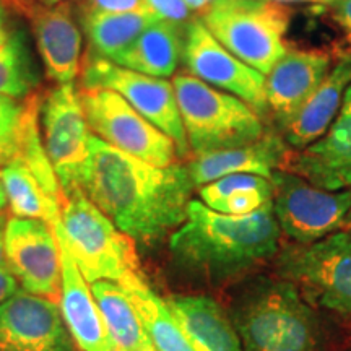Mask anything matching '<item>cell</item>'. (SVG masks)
I'll list each match as a JSON object with an SVG mask.
<instances>
[{
    "instance_id": "1",
    "label": "cell",
    "mask_w": 351,
    "mask_h": 351,
    "mask_svg": "<svg viewBox=\"0 0 351 351\" xmlns=\"http://www.w3.org/2000/svg\"><path fill=\"white\" fill-rule=\"evenodd\" d=\"M194 187L186 165L160 168L91 135L83 192L135 243L153 247L173 234L186 221Z\"/></svg>"
},
{
    "instance_id": "2",
    "label": "cell",
    "mask_w": 351,
    "mask_h": 351,
    "mask_svg": "<svg viewBox=\"0 0 351 351\" xmlns=\"http://www.w3.org/2000/svg\"><path fill=\"white\" fill-rule=\"evenodd\" d=\"M280 232L271 204L249 215H225L192 199L186 221L169 236V252L186 275L225 285L275 257Z\"/></svg>"
},
{
    "instance_id": "3",
    "label": "cell",
    "mask_w": 351,
    "mask_h": 351,
    "mask_svg": "<svg viewBox=\"0 0 351 351\" xmlns=\"http://www.w3.org/2000/svg\"><path fill=\"white\" fill-rule=\"evenodd\" d=\"M230 317L243 351H320L313 304L288 280L256 278L238 296Z\"/></svg>"
},
{
    "instance_id": "4",
    "label": "cell",
    "mask_w": 351,
    "mask_h": 351,
    "mask_svg": "<svg viewBox=\"0 0 351 351\" xmlns=\"http://www.w3.org/2000/svg\"><path fill=\"white\" fill-rule=\"evenodd\" d=\"M60 225L70 256L88 283H121L142 274L135 241L114 225L83 189L62 194Z\"/></svg>"
},
{
    "instance_id": "5",
    "label": "cell",
    "mask_w": 351,
    "mask_h": 351,
    "mask_svg": "<svg viewBox=\"0 0 351 351\" xmlns=\"http://www.w3.org/2000/svg\"><path fill=\"white\" fill-rule=\"evenodd\" d=\"M171 83L192 155L252 143L267 132L261 116L236 96L186 72Z\"/></svg>"
},
{
    "instance_id": "6",
    "label": "cell",
    "mask_w": 351,
    "mask_h": 351,
    "mask_svg": "<svg viewBox=\"0 0 351 351\" xmlns=\"http://www.w3.org/2000/svg\"><path fill=\"white\" fill-rule=\"evenodd\" d=\"M289 16L288 5L271 0H217L200 13L221 46L265 77L288 51Z\"/></svg>"
},
{
    "instance_id": "7",
    "label": "cell",
    "mask_w": 351,
    "mask_h": 351,
    "mask_svg": "<svg viewBox=\"0 0 351 351\" xmlns=\"http://www.w3.org/2000/svg\"><path fill=\"white\" fill-rule=\"evenodd\" d=\"M276 270L309 304L351 319V232L337 231L313 244L285 245Z\"/></svg>"
},
{
    "instance_id": "8",
    "label": "cell",
    "mask_w": 351,
    "mask_h": 351,
    "mask_svg": "<svg viewBox=\"0 0 351 351\" xmlns=\"http://www.w3.org/2000/svg\"><path fill=\"white\" fill-rule=\"evenodd\" d=\"M78 98L91 134L103 142L160 168L179 163V152L173 140L116 91L80 88Z\"/></svg>"
},
{
    "instance_id": "9",
    "label": "cell",
    "mask_w": 351,
    "mask_h": 351,
    "mask_svg": "<svg viewBox=\"0 0 351 351\" xmlns=\"http://www.w3.org/2000/svg\"><path fill=\"white\" fill-rule=\"evenodd\" d=\"M80 88H101L121 95L135 111L165 132L178 147L179 156H187L189 143L179 112L173 83L165 78L143 75L86 52L82 59Z\"/></svg>"
},
{
    "instance_id": "10",
    "label": "cell",
    "mask_w": 351,
    "mask_h": 351,
    "mask_svg": "<svg viewBox=\"0 0 351 351\" xmlns=\"http://www.w3.org/2000/svg\"><path fill=\"white\" fill-rule=\"evenodd\" d=\"M271 207L283 231L295 244H313L345 226L351 208V189L326 191L289 171L271 174Z\"/></svg>"
},
{
    "instance_id": "11",
    "label": "cell",
    "mask_w": 351,
    "mask_h": 351,
    "mask_svg": "<svg viewBox=\"0 0 351 351\" xmlns=\"http://www.w3.org/2000/svg\"><path fill=\"white\" fill-rule=\"evenodd\" d=\"M43 143L62 194L82 189L90 160L91 130L73 83L52 86L39 104Z\"/></svg>"
},
{
    "instance_id": "12",
    "label": "cell",
    "mask_w": 351,
    "mask_h": 351,
    "mask_svg": "<svg viewBox=\"0 0 351 351\" xmlns=\"http://www.w3.org/2000/svg\"><path fill=\"white\" fill-rule=\"evenodd\" d=\"M182 60L192 77L244 101L261 117L269 114L265 75L221 46L200 16L186 23Z\"/></svg>"
},
{
    "instance_id": "13",
    "label": "cell",
    "mask_w": 351,
    "mask_h": 351,
    "mask_svg": "<svg viewBox=\"0 0 351 351\" xmlns=\"http://www.w3.org/2000/svg\"><path fill=\"white\" fill-rule=\"evenodd\" d=\"M3 262L23 291L54 302L60 300V252L49 223L7 217Z\"/></svg>"
},
{
    "instance_id": "14",
    "label": "cell",
    "mask_w": 351,
    "mask_h": 351,
    "mask_svg": "<svg viewBox=\"0 0 351 351\" xmlns=\"http://www.w3.org/2000/svg\"><path fill=\"white\" fill-rule=\"evenodd\" d=\"M0 351H78L60 307L19 289L0 304Z\"/></svg>"
},
{
    "instance_id": "15",
    "label": "cell",
    "mask_w": 351,
    "mask_h": 351,
    "mask_svg": "<svg viewBox=\"0 0 351 351\" xmlns=\"http://www.w3.org/2000/svg\"><path fill=\"white\" fill-rule=\"evenodd\" d=\"M282 169L326 191L351 187V85L326 134L302 150L288 152Z\"/></svg>"
},
{
    "instance_id": "16",
    "label": "cell",
    "mask_w": 351,
    "mask_h": 351,
    "mask_svg": "<svg viewBox=\"0 0 351 351\" xmlns=\"http://www.w3.org/2000/svg\"><path fill=\"white\" fill-rule=\"evenodd\" d=\"M60 252L59 307L70 335L80 351H116L106 320L96 302L91 287L70 256L60 219L52 225Z\"/></svg>"
},
{
    "instance_id": "17",
    "label": "cell",
    "mask_w": 351,
    "mask_h": 351,
    "mask_svg": "<svg viewBox=\"0 0 351 351\" xmlns=\"http://www.w3.org/2000/svg\"><path fill=\"white\" fill-rule=\"evenodd\" d=\"M332 69L327 51L288 49L265 77L269 111L282 130Z\"/></svg>"
},
{
    "instance_id": "18",
    "label": "cell",
    "mask_w": 351,
    "mask_h": 351,
    "mask_svg": "<svg viewBox=\"0 0 351 351\" xmlns=\"http://www.w3.org/2000/svg\"><path fill=\"white\" fill-rule=\"evenodd\" d=\"M289 148L278 130H267L256 142L225 150L194 155L186 168L195 187L217 181L231 174H257L271 179L282 169Z\"/></svg>"
},
{
    "instance_id": "19",
    "label": "cell",
    "mask_w": 351,
    "mask_h": 351,
    "mask_svg": "<svg viewBox=\"0 0 351 351\" xmlns=\"http://www.w3.org/2000/svg\"><path fill=\"white\" fill-rule=\"evenodd\" d=\"M29 23L46 77L56 85L73 83L82 67V33L72 5L38 8Z\"/></svg>"
},
{
    "instance_id": "20",
    "label": "cell",
    "mask_w": 351,
    "mask_h": 351,
    "mask_svg": "<svg viewBox=\"0 0 351 351\" xmlns=\"http://www.w3.org/2000/svg\"><path fill=\"white\" fill-rule=\"evenodd\" d=\"M350 85L351 51L337 60L313 95L280 130L285 142L295 150H302L322 137L339 114Z\"/></svg>"
},
{
    "instance_id": "21",
    "label": "cell",
    "mask_w": 351,
    "mask_h": 351,
    "mask_svg": "<svg viewBox=\"0 0 351 351\" xmlns=\"http://www.w3.org/2000/svg\"><path fill=\"white\" fill-rule=\"evenodd\" d=\"M165 302L195 351H243L230 314L213 298L173 295Z\"/></svg>"
},
{
    "instance_id": "22",
    "label": "cell",
    "mask_w": 351,
    "mask_h": 351,
    "mask_svg": "<svg viewBox=\"0 0 351 351\" xmlns=\"http://www.w3.org/2000/svg\"><path fill=\"white\" fill-rule=\"evenodd\" d=\"M186 23L160 20L148 26L111 62L150 77H171L182 59Z\"/></svg>"
},
{
    "instance_id": "23",
    "label": "cell",
    "mask_w": 351,
    "mask_h": 351,
    "mask_svg": "<svg viewBox=\"0 0 351 351\" xmlns=\"http://www.w3.org/2000/svg\"><path fill=\"white\" fill-rule=\"evenodd\" d=\"M161 19L150 7L134 12L103 13V12H82V26L88 38L90 52L112 60Z\"/></svg>"
},
{
    "instance_id": "24",
    "label": "cell",
    "mask_w": 351,
    "mask_h": 351,
    "mask_svg": "<svg viewBox=\"0 0 351 351\" xmlns=\"http://www.w3.org/2000/svg\"><path fill=\"white\" fill-rule=\"evenodd\" d=\"M119 285L137 311L156 351H195L169 313L165 300L153 291L142 274L127 276Z\"/></svg>"
},
{
    "instance_id": "25",
    "label": "cell",
    "mask_w": 351,
    "mask_h": 351,
    "mask_svg": "<svg viewBox=\"0 0 351 351\" xmlns=\"http://www.w3.org/2000/svg\"><path fill=\"white\" fill-rule=\"evenodd\" d=\"M0 184L13 217L43 219L51 226L60 219V202L47 194L21 158L0 169Z\"/></svg>"
},
{
    "instance_id": "26",
    "label": "cell",
    "mask_w": 351,
    "mask_h": 351,
    "mask_svg": "<svg viewBox=\"0 0 351 351\" xmlns=\"http://www.w3.org/2000/svg\"><path fill=\"white\" fill-rule=\"evenodd\" d=\"M91 291L106 320L116 351H156L119 283H91Z\"/></svg>"
},
{
    "instance_id": "27",
    "label": "cell",
    "mask_w": 351,
    "mask_h": 351,
    "mask_svg": "<svg viewBox=\"0 0 351 351\" xmlns=\"http://www.w3.org/2000/svg\"><path fill=\"white\" fill-rule=\"evenodd\" d=\"M202 204L225 215H249L271 204L274 186L257 174H231L199 189Z\"/></svg>"
},
{
    "instance_id": "28",
    "label": "cell",
    "mask_w": 351,
    "mask_h": 351,
    "mask_svg": "<svg viewBox=\"0 0 351 351\" xmlns=\"http://www.w3.org/2000/svg\"><path fill=\"white\" fill-rule=\"evenodd\" d=\"M34 73L28 47L21 33H13L3 47H0V95L25 99L34 93Z\"/></svg>"
},
{
    "instance_id": "29",
    "label": "cell",
    "mask_w": 351,
    "mask_h": 351,
    "mask_svg": "<svg viewBox=\"0 0 351 351\" xmlns=\"http://www.w3.org/2000/svg\"><path fill=\"white\" fill-rule=\"evenodd\" d=\"M21 116H23V103L0 95V137H8L19 130Z\"/></svg>"
},
{
    "instance_id": "30",
    "label": "cell",
    "mask_w": 351,
    "mask_h": 351,
    "mask_svg": "<svg viewBox=\"0 0 351 351\" xmlns=\"http://www.w3.org/2000/svg\"><path fill=\"white\" fill-rule=\"evenodd\" d=\"M147 5L161 20L174 23H187L191 20V8L187 7L186 0H147Z\"/></svg>"
},
{
    "instance_id": "31",
    "label": "cell",
    "mask_w": 351,
    "mask_h": 351,
    "mask_svg": "<svg viewBox=\"0 0 351 351\" xmlns=\"http://www.w3.org/2000/svg\"><path fill=\"white\" fill-rule=\"evenodd\" d=\"M147 0H82V12L121 13L147 8Z\"/></svg>"
},
{
    "instance_id": "32",
    "label": "cell",
    "mask_w": 351,
    "mask_h": 351,
    "mask_svg": "<svg viewBox=\"0 0 351 351\" xmlns=\"http://www.w3.org/2000/svg\"><path fill=\"white\" fill-rule=\"evenodd\" d=\"M339 23L341 29L351 34V0H333L328 5H324Z\"/></svg>"
},
{
    "instance_id": "33",
    "label": "cell",
    "mask_w": 351,
    "mask_h": 351,
    "mask_svg": "<svg viewBox=\"0 0 351 351\" xmlns=\"http://www.w3.org/2000/svg\"><path fill=\"white\" fill-rule=\"evenodd\" d=\"M20 158V140L19 134L8 135V137H0V169L13 160Z\"/></svg>"
},
{
    "instance_id": "34",
    "label": "cell",
    "mask_w": 351,
    "mask_h": 351,
    "mask_svg": "<svg viewBox=\"0 0 351 351\" xmlns=\"http://www.w3.org/2000/svg\"><path fill=\"white\" fill-rule=\"evenodd\" d=\"M19 282L8 270V267L5 263H0V304H3L8 298L15 295L19 291Z\"/></svg>"
},
{
    "instance_id": "35",
    "label": "cell",
    "mask_w": 351,
    "mask_h": 351,
    "mask_svg": "<svg viewBox=\"0 0 351 351\" xmlns=\"http://www.w3.org/2000/svg\"><path fill=\"white\" fill-rule=\"evenodd\" d=\"M73 0H25L26 10H28V15L26 19H32L33 13L38 10V8H47V7H56L60 5V3H70Z\"/></svg>"
},
{
    "instance_id": "36",
    "label": "cell",
    "mask_w": 351,
    "mask_h": 351,
    "mask_svg": "<svg viewBox=\"0 0 351 351\" xmlns=\"http://www.w3.org/2000/svg\"><path fill=\"white\" fill-rule=\"evenodd\" d=\"M7 7L3 5V2L0 0V47H3L8 43V39L12 38V29L8 26V16H7Z\"/></svg>"
},
{
    "instance_id": "37",
    "label": "cell",
    "mask_w": 351,
    "mask_h": 351,
    "mask_svg": "<svg viewBox=\"0 0 351 351\" xmlns=\"http://www.w3.org/2000/svg\"><path fill=\"white\" fill-rule=\"evenodd\" d=\"M2 2H3V5L7 7L8 12H13V13H16V15L25 16V19H26V15H28L25 0H2Z\"/></svg>"
},
{
    "instance_id": "38",
    "label": "cell",
    "mask_w": 351,
    "mask_h": 351,
    "mask_svg": "<svg viewBox=\"0 0 351 351\" xmlns=\"http://www.w3.org/2000/svg\"><path fill=\"white\" fill-rule=\"evenodd\" d=\"M215 2H217V0H186L187 7L191 8V12H199V13L207 10V8Z\"/></svg>"
},
{
    "instance_id": "39",
    "label": "cell",
    "mask_w": 351,
    "mask_h": 351,
    "mask_svg": "<svg viewBox=\"0 0 351 351\" xmlns=\"http://www.w3.org/2000/svg\"><path fill=\"white\" fill-rule=\"evenodd\" d=\"M271 2L282 3V5H291V3H319V5H328L332 0H271Z\"/></svg>"
},
{
    "instance_id": "40",
    "label": "cell",
    "mask_w": 351,
    "mask_h": 351,
    "mask_svg": "<svg viewBox=\"0 0 351 351\" xmlns=\"http://www.w3.org/2000/svg\"><path fill=\"white\" fill-rule=\"evenodd\" d=\"M5 213L0 215V263H5L3 262V231H5Z\"/></svg>"
},
{
    "instance_id": "41",
    "label": "cell",
    "mask_w": 351,
    "mask_h": 351,
    "mask_svg": "<svg viewBox=\"0 0 351 351\" xmlns=\"http://www.w3.org/2000/svg\"><path fill=\"white\" fill-rule=\"evenodd\" d=\"M7 208V199H5V192H3L2 184H0V215H3Z\"/></svg>"
},
{
    "instance_id": "42",
    "label": "cell",
    "mask_w": 351,
    "mask_h": 351,
    "mask_svg": "<svg viewBox=\"0 0 351 351\" xmlns=\"http://www.w3.org/2000/svg\"><path fill=\"white\" fill-rule=\"evenodd\" d=\"M345 225L348 226L350 230H351V208H350V212H348V217H346V223H345Z\"/></svg>"
},
{
    "instance_id": "43",
    "label": "cell",
    "mask_w": 351,
    "mask_h": 351,
    "mask_svg": "<svg viewBox=\"0 0 351 351\" xmlns=\"http://www.w3.org/2000/svg\"><path fill=\"white\" fill-rule=\"evenodd\" d=\"M332 2H333V0H332Z\"/></svg>"
}]
</instances>
